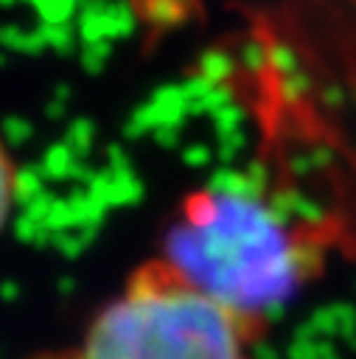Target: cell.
I'll return each instance as SVG.
<instances>
[{
    "mask_svg": "<svg viewBox=\"0 0 356 359\" xmlns=\"http://www.w3.org/2000/svg\"><path fill=\"white\" fill-rule=\"evenodd\" d=\"M325 227L249 188H202L165 233L168 258L199 289L263 323L322 264Z\"/></svg>",
    "mask_w": 356,
    "mask_h": 359,
    "instance_id": "obj_1",
    "label": "cell"
},
{
    "mask_svg": "<svg viewBox=\"0 0 356 359\" xmlns=\"http://www.w3.org/2000/svg\"><path fill=\"white\" fill-rule=\"evenodd\" d=\"M261 323L157 255L129 275L64 359H252Z\"/></svg>",
    "mask_w": 356,
    "mask_h": 359,
    "instance_id": "obj_2",
    "label": "cell"
},
{
    "mask_svg": "<svg viewBox=\"0 0 356 359\" xmlns=\"http://www.w3.org/2000/svg\"><path fill=\"white\" fill-rule=\"evenodd\" d=\"M14 188H17V174H14V163L6 151V146L0 143V230L11 213V202H14Z\"/></svg>",
    "mask_w": 356,
    "mask_h": 359,
    "instance_id": "obj_3",
    "label": "cell"
}]
</instances>
